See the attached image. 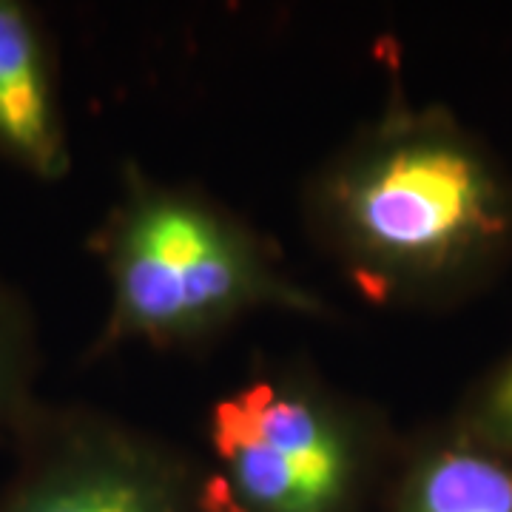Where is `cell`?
Instances as JSON below:
<instances>
[{"label":"cell","instance_id":"5","mask_svg":"<svg viewBox=\"0 0 512 512\" xmlns=\"http://www.w3.org/2000/svg\"><path fill=\"white\" fill-rule=\"evenodd\" d=\"M393 512H512V456L450 421L410 447Z\"/></svg>","mask_w":512,"mask_h":512},{"label":"cell","instance_id":"2","mask_svg":"<svg viewBox=\"0 0 512 512\" xmlns=\"http://www.w3.org/2000/svg\"><path fill=\"white\" fill-rule=\"evenodd\" d=\"M100 248L111 282V339L183 345L259 308L322 311L242 222L137 171H128Z\"/></svg>","mask_w":512,"mask_h":512},{"label":"cell","instance_id":"7","mask_svg":"<svg viewBox=\"0 0 512 512\" xmlns=\"http://www.w3.org/2000/svg\"><path fill=\"white\" fill-rule=\"evenodd\" d=\"M458 421L512 456V353L473 390Z\"/></svg>","mask_w":512,"mask_h":512},{"label":"cell","instance_id":"3","mask_svg":"<svg viewBox=\"0 0 512 512\" xmlns=\"http://www.w3.org/2000/svg\"><path fill=\"white\" fill-rule=\"evenodd\" d=\"M376 421L305 379H256L214 407L211 512H359L382 461Z\"/></svg>","mask_w":512,"mask_h":512},{"label":"cell","instance_id":"6","mask_svg":"<svg viewBox=\"0 0 512 512\" xmlns=\"http://www.w3.org/2000/svg\"><path fill=\"white\" fill-rule=\"evenodd\" d=\"M0 143L40 174L66 160L40 40L12 3H0Z\"/></svg>","mask_w":512,"mask_h":512},{"label":"cell","instance_id":"4","mask_svg":"<svg viewBox=\"0 0 512 512\" xmlns=\"http://www.w3.org/2000/svg\"><path fill=\"white\" fill-rule=\"evenodd\" d=\"M0 512H211L202 476L128 430H97Z\"/></svg>","mask_w":512,"mask_h":512},{"label":"cell","instance_id":"1","mask_svg":"<svg viewBox=\"0 0 512 512\" xmlns=\"http://www.w3.org/2000/svg\"><path fill=\"white\" fill-rule=\"evenodd\" d=\"M330 251L379 302L450 305L512 259V171L450 111L393 106L313 194Z\"/></svg>","mask_w":512,"mask_h":512}]
</instances>
